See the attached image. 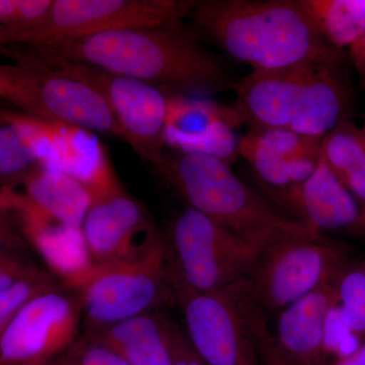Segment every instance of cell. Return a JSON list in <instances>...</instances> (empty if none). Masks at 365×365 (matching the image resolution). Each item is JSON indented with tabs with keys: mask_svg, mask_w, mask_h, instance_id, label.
Here are the masks:
<instances>
[{
	"mask_svg": "<svg viewBox=\"0 0 365 365\" xmlns=\"http://www.w3.org/2000/svg\"><path fill=\"white\" fill-rule=\"evenodd\" d=\"M194 29L257 72L337 64L338 48L327 38L307 1L192 0Z\"/></svg>",
	"mask_w": 365,
	"mask_h": 365,
	"instance_id": "1",
	"label": "cell"
},
{
	"mask_svg": "<svg viewBox=\"0 0 365 365\" xmlns=\"http://www.w3.org/2000/svg\"><path fill=\"white\" fill-rule=\"evenodd\" d=\"M31 48V47H30ZM176 93H215L237 81L184 20L120 29L57 48H35Z\"/></svg>",
	"mask_w": 365,
	"mask_h": 365,
	"instance_id": "2",
	"label": "cell"
},
{
	"mask_svg": "<svg viewBox=\"0 0 365 365\" xmlns=\"http://www.w3.org/2000/svg\"><path fill=\"white\" fill-rule=\"evenodd\" d=\"M349 261L341 245L297 220L257 247L245 281L257 304L276 314L334 282Z\"/></svg>",
	"mask_w": 365,
	"mask_h": 365,
	"instance_id": "3",
	"label": "cell"
},
{
	"mask_svg": "<svg viewBox=\"0 0 365 365\" xmlns=\"http://www.w3.org/2000/svg\"><path fill=\"white\" fill-rule=\"evenodd\" d=\"M160 174L189 208L207 216L255 249L274 230L297 222L278 215L235 176L230 165L210 155L176 151L167 155Z\"/></svg>",
	"mask_w": 365,
	"mask_h": 365,
	"instance_id": "4",
	"label": "cell"
},
{
	"mask_svg": "<svg viewBox=\"0 0 365 365\" xmlns=\"http://www.w3.org/2000/svg\"><path fill=\"white\" fill-rule=\"evenodd\" d=\"M66 282L81 299L83 332L176 304L163 234L143 256L91 266Z\"/></svg>",
	"mask_w": 365,
	"mask_h": 365,
	"instance_id": "5",
	"label": "cell"
},
{
	"mask_svg": "<svg viewBox=\"0 0 365 365\" xmlns=\"http://www.w3.org/2000/svg\"><path fill=\"white\" fill-rule=\"evenodd\" d=\"M9 53L16 63H0V100L48 123L122 139L109 106L93 88L53 71L31 52Z\"/></svg>",
	"mask_w": 365,
	"mask_h": 365,
	"instance_id": "6",
	"label": "cell"
},
{
	"mask_svg": "<svg viewBox=\"0 0 365 365\" xmlns=\"http://www.w3.org/2000/svg\"><path fill=\"white\" fill-rule=\"evenodd\" d=\"M187 340L206 365H261L258 340L269 325L267 312L242 279L220 292L176 290Z\"/></svg>",
	"mask_w": 365,
	"mask_h": 365,
	"instance_id": "7",
	"label": "cell"
},
{
	"mask_svg": "<svg viewBox=\"0 0 365 365\" xmlns=\"http://www.w3.org/2000/svg\"><path fill=\"white\" fill-rule=\"evenodd\" d=\"M36 58L53 71L86 83L104 98L128 144L155 168L165 167V133L176 91L151 85L98 67L30 48Z\"/></svg>",
	"mask_w": 365,
	"mask_h": 365,
	"instance_id": "8",
	"label": "cell"
},
{
	"mask_svg": "<svg viewBox=\"0 0 365 365\" xmlns=\"http://www.w3.org/2000/svg\"><path fill=\"white\" fill-rule=\"evenodd\" d=\"M163 241L175 290L196 294L220 292L245 279L256 250L189 207L170 223Z\"/></svg>",
	"mask_w": 365,
	"mask_h": 365,
	"instance_id": "9",
	"label": "cell"
},
{
	"mask_svg": "<svg viewBox=\"0 0 365 365\" xmlns=\"http://www.w3.org/2000/svg\"><path fill=\"white\" fill-rule=\"evenodd\" d=\"M98 158L85 182L91 201L81 225L91 266L138 258L162 235L145 206L121 188L103 151Z\"/></svg>",
	"mask_w": 365,
	"mask_h": 365,
	"instance_id": "10",
	"label": "cell"
},
{
	"mask_svg": "<svg viewBox=\"0 0 365 365\" xmlns=\"http://www.w3.org/2000/svg\"><path fill=\"white\" fill-rule=\"evenodd\" d=\"M76 288L62 280L34 297L0 336V365H51L83 336Z\"/></svg>",
	"mask_w": 365,
	"mask_h": 365,
	"instance_id": "11",
	"label": "cell"
},
{
	"mask_svg": "<svg viewBox=\"0 0 365 365\" xmlns=\"http://www.w3.org/2000/svg\"><path fill=\"white\" fill-rule=\"evenodd\" d=\"M191 4L192 0H54L44 24L18 44L51 49L96 34L186 20Z\"/></svg>",
	"mask_w": 365,
	"mask_h": 365,
	"instance_id": "12",
	"label": "cell"
},
{
	"mask_svg": "<svg viewBox=\"0 0 365 365\" xmlns=\"http://www.w3.org/2000/svg\"><path fill=\"white\" fill-rule=\"evenodd\" d=\"M335 282L276 313L259 337L261 365H321L327 318L338 302Z\"/></svg>",
	"mask_w": 365,
	"mask_h": 365,
	"instance_id": "13",
	"label": "cell"
},
{
	"mask_svg": "<svg viewBox=\"0 0 365 365\" xmlns=\"http://www.w3.org/2000/svg\"><path fill=\"white\" fill-rule=\"evenodd\" d=\"M25 195L9 193V208L21 213L23 225L57 227L81 232L91 196L85 182L57 169L44 168L21 182Z\"/></svg>",
	"mask_w": 365,
	"mask_h": 365,
	"instance_id": "14",
	"label": "cell"
},
{
	"mask_svg": "<svg viewBox=\"0 0 365 365\" xmlns=\"http://www.w3.org/2000/svg\"><path fill=\"white\" fill-rule=\"evenodd\" d=\"M130 365H173L188 342L181 328L165 309L83 332Z\"/></svg>",
	"mask_w": 365,
	"mask_h": 365,
	"instance_id": "15",
	"label": "cell"
},
{
	"mask_svg": "<svg viewBox=\"0 0 365 365\" xmlns=\"http://www.w3.org/2000/svg\"><path fill=\"white\" fill-rule=\"evenodd\" d=\"M318 66H322L285 71H252L240 79L235 88L237 91L235 109L242 122L252 125V130H288L307 78Z\"/></svg>",
	"mask_w": 365,
	"mask_h": 365,
	"instance_id": "16",
	"label": "cell"
},
{
	"mask_svg": "<svg viewBox=\"0 0 365 365\" xmlns=\"http://www.w3.org/2000/svg\"><path fill=\"white\" fill-rule=\"evenodd\" d=\"M279 198L300 216V222L321 234L364 232L359 202L322 158L309 179L279 192Z\"/></svg>",
	"mask_w": 365,
	"mask_h": 365,
	"instance_id": "17",
	"label": "cell"
},
{
	"mask_svg": "<svg viewBox=\"0 0 365 365\" xmlns=\"http://www.w3.org/2000/svg\"><path fill=\"white\" fill-rule=\"evenodd\" d=\"M51 124L26 114L0 107V180L25 181L48 167L47 150L52 148Z\"/></svg>",
	"mask_w": 365,
	"mask_h": 365,
	"instance_id": "18",
	"label": "cell"
},
{
	"mask_svg": "<svg viewBox=\"0 0 365 365\" xmlns=\"http://www.w3.org/2000/svg\"><path fill=\"white\" fill-rule=\"evenodd\" d=\"M336 66H319L312 72L288 130L322 141L347 121L349 95Z\"/></svg>",
	"mask_w": 365,
	"mask_h": 365,
	"instance_id": "19",
	"label": "cell"
},
{
	"mask_svg": "<svg viewBox=\"0 0 365 365\" xmlns=\"http://www.w3.org/2000/svg\"><path fill=\"white\" fill-rule=\"evenodd\" d=\"M321 158L351 195L365 215V146L359 129L349 121L322 140Z\"/></svg>",
	"mask_w": 365,
	"mask_h": 365,
	"instance_id": "20",
	"label": "cell"
},
{
	"mask_svg": "<svg viewBox=\"0 0 365 365\" xmlns=\"http://www.w3.org/2000/svg\"><path fill=\"white\" fill-rule=\"evenodd\" d=\"M321 143L285 129L252 130L240 140V155L249 163L261 160H292L319 155Z\"/></svg>",
	"mask_w": 365,
	"mask_h": 365,
	"instance_id": "21",
	"label": "cell"
},
{
	"mask_svg": "<svg viewBox=\"0 0 365 365\" xmlns=\"http://www.w3.org/2000/svg\"><path fill=\"white\" fill-rule=\"evenodd\" d=\"M335 47L354 45L365 35V1H307Z\"/></svg>",
	"mask_w": 365,
	"mask_h": 365,
	"instance_id": "22",
	"label": "cell"
},
{
	"mask_svg": "<svg viewBox=\"0 0 365 365\" xmlns=\"http://www.w3.org/2000/svg\"><path fill=\"white\" fill-rule=\"evenodd\" d=\"M337 306L346 325L365 341V274L364 261L350 260L336 279Z\"/></svg>",
	"mask_w": 365,
	"mask_h": 365,
	"instance_id": "23",
	"label": "cell"
},
{
	"mask_svg": "<svg viewBox=\"0 0 365 365\" xmlns=\"http://www.w3.org/2000/svg\"><path fill=\"white\" fill-rule=\"evenodd\" d=\"M62 280L53 271L41 268L0 290V336L29 300L59 284Z\"/></svg>",
	"mask_w": 365,
	"mask_h": 365,
	"instance_id": "24",
	"label": "cell"
},
{
	"mask_svg": "<svg viewBox=\"0 0 365 365\" xmlns=\"http://www.w3.org/2000/svg\"><path fill=\"white\" fill-rule=\"evenodd\" d=\"M362 342L364 341L352 333L346 325L339 307L336 304L327 318L322 361L327 355L334 357L331 362L345 359L356 351Z\"/></svg>",
	"mask_w": 365,
	"mask_h": 365,
	"instance_id": "25",
	"label": "cell"
},
{
	"mask_svg": "<svg viewBox=\"0 0 365 365\" xmlns=\"http://www.w3.org/2000/svg\"><path fill=\"white\" fill-rule=\"evenodd\" d=\"M51 365H130L109 348L81 336Z\"/></svg>",
	"mask_w": 365,
	"mask_h": 365,
	"instance_id": "26",
	"label": "cell"
},
{
	"mask_svg": "<svg viewBox=\"0 0 365 365\" xmlns=\"http://www.w3.org/2000/svg\"><path fill=\"white\" fill-rule=\"evenodd\" d=\"M41 268L43 267L21 254L0 257V290Z\"/></svg>",
	"mask_w": 365,
	"mask_h": 365,
	"instance_id": "27",
	"label": "cell"
},
{
	"mask_svg": "<svg viewBox=\"0 0 365 365\" xmlns=\"http://www.w3.org/2000/svg\"><path fill=\"white\" fill-rule=\"evenodd\" d=\"M24 240L11 225L0 218V257L20 254Z\"/></svg>",
	"mask_w": 365,
	"mask_h": 365,
	"instance_id": "28",
	"label": "cell"
},
{
	"mask_svg": "<svg viewBox=\"0 0 365 365\" xmlns=\"http://www.w3.org/2000/svg\"><path fill=\"white\" fill-rule=\"evenodd\" d=\"M173 365H206L202 360L197 356L196 353L193 351L189 342L182 348L181 351L178 354Z\"/></svg>",
	"mask_w": 365,
	"mask_h": 365,
	"instance_id": "29",
	"label": "cell"
},
{
	"mask_svg": "<svg viewBox=\"0 0 365 365\" xmlns=\"http://www.w3.org/2000/svg\"><path fill=\"white\" fill-rule=\"evenodd\" d=\"M326 365H365V341L361 343L359 349L349 356Z\"/></svg>",
	"mask_w": 365,
	"mask_h": 365,
	"instance_id": "30",
	"label": "cell"
},
{
	"mask_svg": "<svg viewBox=\"0 0 365 365\" xmlns=\"http://www.w3.org/2000/svg\"><path fill=\"white\" fill-rule=\"evenodd\" d=\"M7 44H9V36H7L6 31L0 26V50L4 49Z\"/></svg>",
	"mask_w": 365,
	"mask_h": 365,
	"instance_id": "31",
	"label": "cell"
},
{
	"mask_svg": "<svg viewBox=\"0 0 365 365\" xmlns=\"http://www.w3.org/2000/svg\"><path fill=\"white\" fill-rule=\"evenodd\" d=\"M353 46H354L356 51L365 58V35L359 41V42L356 43V44Z\"/></svg>",
	"mask_w": 365,
	"mask_h": 365,
	"instance_id": "32",
	"label": "cell"
},
{
	"mask_svg": "<svg viewBox=\"0 0 365 365\" xmlns=\"http://www.w3.org/2000/svg\"><path fill=\"white\" fill-rule=\"evenodd\" d=\"M360 137H361L362 141H364V144L365 146V123L364 127L361 129H359Z\"/></svg>",
	"mask_w": 365,
	"mask_h": 365,
	"instance_id": "33",
	"label": "cell"
},
{
	"mask_svg": "<svg viewBox=\"0 0 365 365\" xmlns=\"http://www.w3.org/2000/svg\"><path fill=\"white\" fill-rule=\"evenodd\" d=\"M364 228L365 232V215L364 216Z\"/></svg>",
	"mask_w": 365,
	"mask_h": 365,
	"instance_id": "34",
	"label": "cell"
},
{
	"mask_svg": "<svg viewBox=\"0 0 365 365\" xmlns=\"http://www.w3.org/2000/svg\"><path fill=\"white\" fill-rule=\"evenodd\" d=\"M364 274H365V259L364 260Z\"/></svg>",
	"mask_w": 365,
	"mask_h": 365,
	"instance_id": "35",
	"label": "cell"
}]
</instances>
